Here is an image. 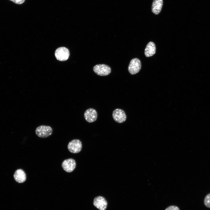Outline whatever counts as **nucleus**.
I'll use <instances>...</instances> for the list:
<instances>
[{
    "instance_id": "9b49d317",
    "label": "nucleus",
    "mask_w": 210,
    "mask_h": 210,
    "mask_svg": "<svg viewBox=\"0 0 210 210\" xmlns=\"http://www.w3.org/2000/svg\"><path fill=\"white\" fill-rule=\"evenodd\" d=\"M156 46L153 42L150 41L146 45L145 49L144 54L146 57H149L152 56L155 53Z\"/></svg>"
},
{
    "instance_id": "0eeeda50",
    "label": "nucleus",
    "mask_w": 210,
    "mask_h": 210,
    "mask_svg": "<svg viewBox=\"0 0 210 210\" xmlns=\"http://www.w3.org/2000/svg\"><path fill=\"white\" fill-rule=\"evenodd\" d=\"M76 165V162L72 158H69L64 160L62 164L63 169L66 172L70 173L73 171Z\"/></svg>"
},
{
    "instance_id": "423d86ee",
    "label": "nucleus",
    "mask_w": 210,
    "mask_h": 210,
    "mask_svg": "<svg viewBox=\"0 0 210 210\" xmlns=\"http://www.w3.org/2000/svg\"><path fill=\"white\" fill-rule=\"evenodd\" d=\"M112 116L113 120L118 123H122L126 120L127 116L125 111L120 108H117L114 110L112 113Z\"/></svg>"
},
{
    "instance_id": "ddd939ff",
    "label": "nucleus",
    "mask_w": 210,
    "mask_h": 210,
    "mask_svg": "<svg viewBox=\"0 0 210 210\" xmlns=\"http://www.w3.org/2000/svg\"><path fill=\"white\" fill-rule=\"evenodd\" d=\"M204 203L206 207L210 208V193L207 194L205 197Z\"/></svg>"
},
{
    "instance_id": "f03ea898",
    "label": "nucleus",
    "mask_w": 210,
    "mask_h": 210,
    "mask_svg": "<svg viewBox=\"0 0 210 210\" xmlns=\"http://www.w3.org/2000/svg\"><path fill=\"white\" fill-rule=\"evenodd\" d=\"M93 70L97 74L102 76L109 75L111 71L110 67L105 64H97L94 66Z\"/></svg>"
},
{
    "instance_id": "f8f14e48",
    "label": "nucleus",
    "mask_w": 210,
    "mask_h": 210,
    "mask_svg": "<svg viewBox=\"0 0 210 210\" xmlns=\"http://www.w3.org/2000/svg\"><path fill=\"white\" fill-rule=\"evenodd\" d=\"M163 4V0H153L151 7L152 12L155 15L159 14L161 10Z\"/></svg>"
},
{
    "instance_id": "f257e3e1",
    "label": "nucleus",
    "mask_w": 210,
    "mask_h": 210,
    "mask_svg": "<svg viewBox=\"0 0 210 210\" xmlns=\"http://www.w3.org/2000/svg\"><path fill=\"white\" fill-rule=\"evenodd\" d=\"M52 129L49 126L42 125L37 127L35 130V133L37 136L44 138L50 136L52 133Z\"/></svg>"
},
{
    "instance_id": "39448f33",
    "label": "nucleus",
    "mask_w": 210,
    "mask_h": 210,
    "mask_svg": "<svg viewBox=\"0 0 210 210\" xmlns=\"http://www.w3.org/2000/svg\"><path fill=\"white\" fill-rule=\"evenodd\" d=\"M82 148L81 142L78 139L72 140L69 142L67 145V148L69 151L73 153H76L80 152Z\"/></svg>"
},
{
    "instance_id": "4468645a",
    "label": "nucleus",
    "mask_w": 210,
    "mask_h": 210,
    "mask_svg": "<svg viewBox=\"0 0 210 210\" xmlns=\"http://www.w3.org/2000/svg\"><path fill=\"white\" fill-rule=\"evenodd\" d=\"M165 210H180V209L176 206L171 205L167 207Z\"/></svg>"
},
{
    "instance_id": "1a4fd4ad",
    "label": "nucleus",
    "mask_w": 210,
    "mask_h": 210,
    "mask_svg": "<svg viewBox=\"0 0 210 210\" xmlns=\"http://www.w3.org/2000/svg\"><path fill=\"white\" fill-rule=\"evenodd\" d=\"M85 120L91 123L95 121L97 118V113L96 110L92 108H89L86 110L84 113Z\"/></svg>"
},
{
    "instance_id": "7ed1b4c3",
    "label": "nucleus",
    "mask_w": 210,
    "mask_h": 210,
    "mask_svg": "<svg viewBox=\"0 0 210 210\" xmlns=\"http://www.w3.org/2000/svg\"><path fill=\"white\" fill-rule=\"evenodd\" d=\"M141 68L140 60L137 58H134L130 61L128 67V70L131 74L134 75L138 73Z\"/></svg>"
},
{
    "instance_id": "6e6552de",
    "label": "nucleus",
    "mask_w": 210,
    "mask_h": 210,
    "mask_svg": "<svg viewBox=\"0 0 210 210\" xmlns=\"http://www.w3.org/2000/svg\"><path fill=\"white\" fill-rule=\"evenodd\" d=\"M94 206L99 210H105L107 206V202L106 199L101 196L95 197L93 200Z\"/></svg>"
},
{
    "instance_id": "2eb2a0df",
    "label": "nucleus",
    "mask_w": 210,
    "mask_h": 210,
    "mask_svg": "<svg viewBox=\"0 0 210 210\" xmlns=\"http://www.w3.org/2000/svg\"><path fill=\"white\" fill-rule=\"evenodd\" d=\"M13 2L14 3L18 4H23L25 0H9Z\"/></svg>"
},
{
    "instance_id": "20e7f679",
    "label": "nucleus",
    "mask_w": 210,
    "mask_h": 210,
    "mask_svg": "<svg viewBox=\"0 0 210 210\" xmlns=\"http://www.w3.org/2000/svg\"><path fill=\"white\" fill-rule=\"evenodd\" d=\"M69 50L64 47H61L57 49L55 52L56 58L60 61H64L67 60L69 56Z\"/></svg>"
},
{
    "instance_id": "9d476101",
    "label": "nucleus",
    "mask_w": 210,
    "mask_h": 210,
    "mask_svg": "<svg viewBox=\"0 0 210 210\" xmlns=\"http://www.w3.org/2000/svg\"><path fill=\"white\" fill-rule=\"evenodd\" d=\"M13 176L15 181L19 183H23L26 180V174L24 171L21 169L16 170Z\"/></svg>"
}]
</instances>
